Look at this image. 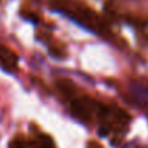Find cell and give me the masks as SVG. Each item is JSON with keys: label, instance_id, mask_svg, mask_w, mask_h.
<instances>
[{"label": "cell", "instance_id": "obj_1", "mask_svg": "<svg viewBox=\"0 0 148 148\" xmlns=\"http://www.w3.org/2000/svg\"><path fill=\"white\" fill-rule=\"evenodd\" d=\"M52 9H55L56 12H60V13L72 17L81 26L88 27L92 32H97V33L103 35L108 30L106 29V25L101 20V17H98L89 9H81L78 6H73V4H69V3H65V1H58V0L52 1Z\"/></svg>", "mask_w": 148, "mask_h": 148}, {"label": "cell", "instance_id": "obj_2", "mask_svg": "<svg viewBox=\"0 0 148 148\" xmlns=\"http://www.w3.org/2000/svg\"><path fill=\"white\" fill-rule=\"evenodd\" d=\"M17 63H19L17 55L12 49L0 45V68L7 72H14L17 71Z\"/></svg>", "mask_w": 148, "mask_h": 148}, {"label": "cell", "instance_id": "obj_3", "mask_svg": "<svg viewBox=\"0 0 148 148\" xmlns=\"http://www.w3.org/2000/svg\"><path fill=\"white\" fill-rule=\"evenodd\" d=\"M27 148H56L53 140L46 134H36L32 138H27Z\"/></svg>", "mask_w": 148, "mask_h": 148}, {"label": "cell", "instance_id": "obj_4", "mask_svg": "<svg viewBox=\"0 0 148 148\" xmlns=\"http://www.w3.org/2000/svg\"><path fill=\"white\" fill-rule=\"evenodd\" d=\"M56 88L62 95H65L68 98H73L75 94H76V86L69 79H58L56 81Z\"/></svg>", "mask_w": 148, "mask_h": 148}, {"label": "cell", "instance_id": "obj_5", "mask_svg": "<svg viewBox=\"0 0 148 148\" xmlns=\"http://www.w3.org/2000/svg\"><path fill=\"white\" fill-rule=\"evenodd\" d=\"M9 148H27V138L22 134H17L9 144Z\"/></svg>", "mask_w": 148, "mask_h": 148}, {"label": "cell", "instance_id": "obj_6", "mask_svg": "<svg viewBox=\"0 0 148 148\" xmlns=\"http://www.w3.org/2000/svg\"><path fill=\"white\" fill-rule=\"evenodd\" d=\"M53 42V40H52ZM49 52L52 56H55V58H58V59H63L65 56H66V52L65 49L62 48V46H56V42H53V45H49Z\"/></svg>", "mask_w": 148, "mask_h": 148}, {"label": "cell", "instance_id": "obj_7", "mask_svg": "<svg viewBox=\"0 0 148 148\" xmlns=\"http://www.w3.org/2000/svg\"><path fill=\"white\" fill-rule=\"evenodd\" d=\"M86 148H103V145L102 144H99L98 141H89L88 144H86Z\"/></svg>", "mask_w": 148, "mask_h": 148}]
</instances>
